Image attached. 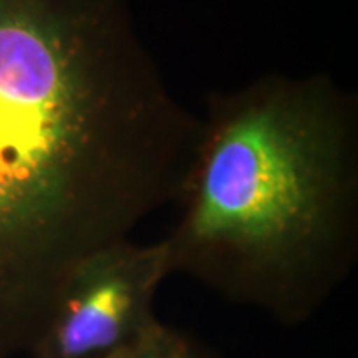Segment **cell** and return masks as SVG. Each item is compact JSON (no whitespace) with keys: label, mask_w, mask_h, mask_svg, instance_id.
Masks as SVG:
<instances>
[{"label":"cell","mask_w":358,"mask_h":358,"mask_svg":"<svg viewBox=\"0 0 358 358\" xmlns=\"http://www.w3.org/2000/svg\"><path fill=\"white\" fill-rule=\"evenodd\" d=\"M171 275L163 239L120 241L73 268L29 358H110L159 319V287Z\"/></svg>","instance_id":"3"},{"label":"cell","mask_w":358,"mask_h":358,"mask_svg":"<svg viewBox=\"0 0 358 358\" xmlns=\"http://www.w3.org/2000/svg\"><path fill=\"white\" fill-rule=\"evenodd\" d=\"M110 358H217L189 335L158 320Z\"/></svg>","instance_id":"4"},{"label":"cell","mask_w":358,"mask_h":358,"mask_svg":"<svg viewBox=\"0 0 358 358\" xmlns=\"http://www.w3.org/2000/svg\"><path fill=\"white\" fill-rule=\"evenodd\" d=\"M166 237L169 267L282 325L310 320L358 256V98L327 73L211 92Z\"/></svg>","instance_id":"2"},{"label":"cell","mask_w":358,"mask_h":358,"mask_svg":"<svg viewBox=\"0 0 358 358\" xmlns=\"http://www.w3.org/2000/svg\"><path fill=\"white\" fill-rule=\"evenodd\" d=\"M201 127L129 0H0V358L29 355L80 262L176 203Z\"/></svg>","instance_id":"1"}]
</instances>
